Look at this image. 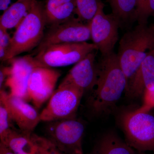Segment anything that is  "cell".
<instances>
[{"label":"cell","instance_id":"5bb4252c","mask_svg":"<svg viewBox=\"0 0 154 154\" xmlns=\"http://www.w3.org/2000/svg\"><path fill=\"white\" fill-rule=\"evenodd\" d=\"M146 90L154 91V49L149 53L128 81L125 91L127 96L135 98L142 96Z\"/></svg>","mask_w":154,"mask_h":154},{"label":"cell","instance_id":"ffe728a7","mask_svg":"<svg viewBox=\"0 0 154 154\" xmlns=\"http://www.w3.org/2000/svg\"><path fill=\"white\" fill-rule=\"evenodd\" d=\"M78 19L90 23L95 17L102 2L101 0H75Z\"/></svg>","mask_w":154,"mask_h":154},{"label":"cell","instance_id":"4fadbf2b","mask_svg":"<svg viewBox=\"0 0 154 154\" xmlns=\"http://www.w3.org/2000/svg\"><path fill=\"white\" fill-rule=\"evenodd\" d=\"M95 51L90 53L85 58L75 64L64 77L60 85H71L84 92L92 91L97 82L98 63Z\"/></svg>","mask_w":154,"mask_h":154},{"label":"cell","instance_id":"f546056e","mask_svg":"<svg viewBox=\"0 0 154 154\" xmlns=\"http://www.w3.org/2000/svg\"><path fill=\"white\" fill-rule=\"evenodd\" d=\"M137 154H147L145 153V152H137ZM152 154H154V153Z\"/></svg>","mask_w":154,"mask_h":154},{"label":"cell","instance_id":"e0dca14e","mask_svg":"<svg viewBox=\"0 0 154 154\" xmlns=\"http://www.w3.org/2000/svg\"><path fill=\"white\" fill-rule=\"evenodd\" d=\"M94 151L96 154H137V151L112 131L99 139Z\"/></svg>","mask_w":154,"mask_h":154},{"label":"cell","instance_id":"603a6c76","mask_svg":"<svg viewBox=\"0 0 154 154\" xmlns=\"http://www.w3.org/2000/svg\"><path fill=\"white\" fill-rule=\"evenodd\" d=\"M149 0H136V1L135 20L138 24L147 25L148 16L147 14Z\"/></svg>","mask_w":154,"mask_h":154},{"label":"cell","instance_id":"30bf717a","mask_svg":"<svg viewBox=\"0 0 154 154\" xmlns=\"http://www.w3.org/2000/svg\"><path fill=\"white\" fill-rule=\"evenodd\" d=\"M61 73L52 68L35 66L31 72L28 85L29 100L39 108L50 98Z\"/></svg>","mask_w":154,"mask_h":154},{"label":"cell","instance_id":"9c48e42d","mask_svg":"<svg viewBox=\"0 0 154 154\" xmlns=\"http://www.w3.org/2000/svg\"><path fill=\"white\" fill-rule=\"evenodd\" d=\"M91 38L90 23L75 17L63 23L48 27L35 54L53 45L85 42Z\"/></svg>","mask_w":154,"mask_h":154},{"label":"cell","instance_id":"1f68e13d","mask_svg":"<svg viewBox=\"0 0 154 154\" xmlns=\"http://www.w3.org/2000/svg\"><path fill=\"white\" fill-rule=\"evenodd\" d=\"M151 28H152V29L153 30H154V24L152 27H151Z\"/></svg>","mask_w":154,"mask_h":154},{"label":"cell","instance_id":"7402d4cb","mask_svg":"<svg viewBox=\"0 0 154 154\" xmlns=\"http://www.w3.org/2000/svg\"><path fill=\"white\" fill-rule=\"evenodd\" d=\"M33 137L40 154H65L58 149L47 138L41 137L34 134Z\"/></svg>","mask_w":154,"mask_h":154},{"label":"cell","instance_id":"7a4b0ae2","mask_svg":"<svg viewBox=\"0 0 154 154\" xmlns=\"http://www.w3.org/2000/svg\"><path fill=\"white\" fill-rule=\"evenodd\" d=\"M154 49V30L147 25L138 24L124 33L119 41L117 54L128 83Z\"/></svg>","mask_w":154,"mask_h":154},{"label":"cell","instance_id":"5b68a950","mask_svg":"<svg viewBox=\"0 0 154 154\" xmlns=\"http://www.w3.org/2000/svg\"><path fill=\"white\" fill-rule=\"evenodd\" d=\"M96 50V45L87 42L63 43L49 45L32 56L35 66L53 68L75 64Z\"/></svg>","mask_w":154,"mask_h":154},{"label":"cell","instance_id":"44dd1931","mask_svg":"<svg viewBox=\"0 0 154 154\" xmlns=\"http://www.w3.org/2000/svg\"><path fill=\"white\" fill-rule=\"evenodd\" d=\"M12 122L5 103L0 99V140L3 141L12 127Z\"/></svg>","mask_w":154,"mask_h":154},{"label":"cell","instance_id":"8992f818","mask_svg":"<svg viewBox=\"0 0 154 154\" xmlns=\"http://www.w3.org/2000/svg\"><path fill=\"white\" fill-rule=\"evenodd\" d=\"M85 131L84 124L76 118L48 122L45 129L46 138L65 154H83Z\"/></svg>","mask_w":154,"mask_h":154},{"label":"cell","instance_id":"ba28073f","mask_svg":"<svg viewBox=\"0 0 154 154\" xmlns=\"http://www.w3.org/2000/svg\"><path fill=\"white\" fill-rule=\"evenodd\" d=\"M103 3L99 6L95 17L90 22L91 37L102 56L113 52L118 41V30L121 22L113 14H106Z\"/></svg>","mask_w":154,"mask_h":154},{"label":"cell","instance_id":"f1b7e54d","mask_svg":"<svg viewBox=\"0 0 154 154\" xmlns=\"http://www.w3.org/2000/svg\"><path fill=\"white\" fill-rule=\"evenodd\" d=\"M153 12H154V0H149L148 7L147 12L148 17L150 14Z\"/></svg>","mask_w":154,"mask_h":154},{"label":"cell","instance_id":"484cf974","mask_svg":"<svg viewBox=\"0 0 154 154\" xmlns=\"http://www.w3.org/2000/svg\"><path fill=\"white\" fill-rule=\"evenodd\" d=\"M21 1L23 0H16V2H17ZM15 3L14 0H0V11L4 12Z\"/></svg>","mask_w":154,"mask_h":154},{"label":"cell","instance_id":"4316f807","mask_svg":"<svg viewBox=\"0 0 154 154\" xmlns=\"http://www.w3.org/2000/svg\"><path fill=\"white\" fill-rule=\"evenodd\" d=\"M8 67H1L0 70V88L1 90L3 89L4 84L6 82V78L8 75Z\"/></svg>","mask_w":154,"mask_h":154},{"label":"cell","instance_id":"3957f363","mask_svg":"<svg viewBox=\"0 0 154 154\" xmlns=\"http://www.w3.org/2000/svg\"><path fill=\"white\" fill-rule=\"evenodd\" d=\"M46 26L44 5L33 0L30 11L11 37V46L3 62L38 47L44 36Z\"/></svg>","mask_w":154,"mask_h":154},{"label":"cell","instance_id":"d4e9b609","mask_svg":"<svg viewBox=\"0 0 154 154\" xmlns=\"http://www.w3.org/2000/svg\"><path fill=\"white\" fill-rule=\"evenodd\" d=\"M143 104L136 110L138 112H148L154 107V91L146 90L144 92Z\"/></svg>","mask_w":154,"mask_h":154},{"label":"cell","instance_id":"9a60e30c","mask_svg":"<svg viewBox=\"0 0 154 154\" xmlns=\"http://www.w3.org/2000/svg\"><path fill=\"white\" fill-rule=\"evenodd\" d=\"M44 9L47 26L63 23L75 17V0H45Z\"/></svg>","mask_w":154,"mask_h":154},{"label":"cell","instance_id":"6da1fadb","mask_svg":"<svg viewBox=\"0 0 154 154\" xmlns=\"http://www.w3.org/2000/svg\"><path fill=\"white\" fill-rule=\"evenodd\" d=\"M97 82L88 99V107L95 115L111 113L126 91L128 82L117 54L102 56L98 63Z\"/></svg>","mask_w":154,"mask_h":154},{"label":"cell","instance_id":"277c9868","mask_svg":"<svg viewBox=\"0 0 154 154\" xmlns=\"http://www.w3.org/2000/svg\"><path fill=\"white\" fill-rule=\"evenodd\" d=\"M119 123L125 142L137 152H154V116L135 110L122 113Z\"/></svg>","mask_w":154,"mask_h":154},{"label":"cell","instance_id":"8fae6325","mask_svg":"<svg viewBox=\"0 0 154 154\" xmlns=\"http://www.w3.org/2000/svg\"><path fill=\"white\" fill-rule=\"evenodd\" d=\"M0 99L5 103L11 121L19 130L25 133H33L41 121L40 113L36 108L24 99L8 94L4 90L0 91Z\"/></svg>","mask_w":154,"mask_h":154},{"label":"cell","instance_id":"d6986e66","mask_svg":"<svg viewBox=\"0 0 154 154\" xmlns=\"http://www.w3.org/2000/svg\"><path fill=\"white\" fill-rule=\"evenodd\" d=\"M112 14L122 22L135 20L136 0H108Z\"/></svg>","mask_w":154,"mask_h":154},{"label":"cell","instance_id":"83f0119b","mask_svg":"<svg viewBox=\"0 0 154 154\" xmlns=\"http://www.w3.org/2000/svg\"><path fill=\"white\" fill-rule=\"evenodd\" d=\"M0 154H14L5 145L0 142Z\"/></svg>","mask_w":154,"mask_h":154},{"label":"cell","instance_id":"2e32d148","mask_svg":"<svg viewBox=\"0 0 154 154\" xmlns=\"http://www.w3.org/2000/svg\"><path fill=\"white\" fill-rule=\"evenodd\" d=\"M1 142L7 146L14 154H40L33 133H25L13 127Z\"/></svg>","mask_w":154,"mask_h":154},{"label":"cell","instance_id":"7c38bea8","mask_svg":"<svg viewBox=\"0 0 154 154\" xmlns=\"http://www.w3.org/2000/svg\"><path fill=\"white\" fill-rule=\"evenodd\" d=\"M8 75L5 85L10 90L9 94L18 96L25 101L29 100L28 85L30 75L35 65L32 55L15 57L8 61Z\"/></svg>","mask_w":154,"mask_h":154},{"label":"cell","instance_id":"52a82bcc","mask_svg":"<svg viewBox=\"0 0 154 154\" xmlns=\"http://www.w3.org/2000/svg\"><path fill=\"white\" fill-rule=\"evenodd\" d=\"M84 92L71 85H59L40 113L41 121L45 122L76 118Z\"/></svg>","mask_w":154,"mask_h":154},{"label":"cell","instance_id":"4dcf8cb0","mask_svg":"<svg viewBox=\"0 0 154 154\" xmlns=\"http://www.w3.org/2000/svg\"><path fill=\"white\" fill-rule=\"evenodd\" d=\"M88 154H96V153L95 152V151H94L92 152L91 153Z\"/></svg>","mask_w":154,"mask_h":154},{"label":"cell","instance_id":"cb8c5ba5","mask_svg":"<svg viewBox=\"0 0 154 154\" xmlns=\"http://www.w3.org/2000/svg\"><path fill=\"white\" fill-rule=\"evenodd\" d=\"M11 37L8 30L0 28V60L3 62L11 44Z\"/></svg>","mask_w":154,"mask_h":154},{"label":"cell","instance_id":"ac0fdd59","mask_svg":"<svg viewBox=\"0 0 154 154\" xmlns=\"http://www.w3.org/2000/svg\"><path fill=\"white\" fill-rule=\"evenodd\" d=\"M33 0H23L14 3L3 13L0 28L7 30L17 28L30 11Z\"/></svg>","mask_w":154,"mask_h":154}]
</instances>
